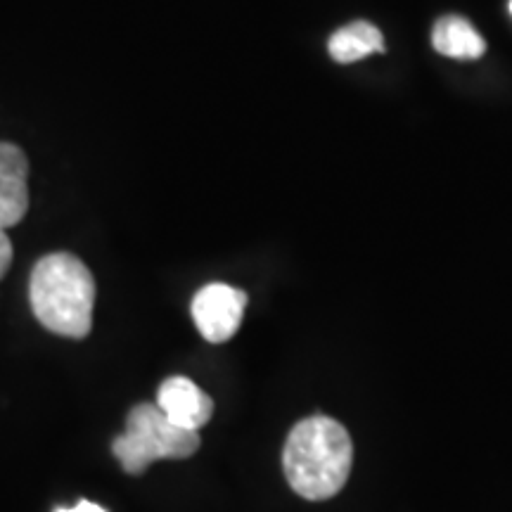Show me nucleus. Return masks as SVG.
<instances>
[{"label":"nucleus","mask_w":512,"mask_h":512,"mask_svg":"<svg viewBox=\"0 0 512 512\" xmlns=\"http://www.w3.org/2000/svg\"><path fill=\"white\" fill-rule=\"evenodd\" d=\"M432 46L437 53L453 60H479L486 43L479 31L460 15H446L437 19L432 29Z\"/></svg>","instance_id":"nucleus-7"},{"label":"nucleus","mask_w":512,"mask_h":512,"mask_svg":"<svg viewBox=\"0 0 512 512\" xmlns=\"http://www.w3.org/2000/svg\"><path fill=\"white\" fill-rule=\"evenodd\" d=\"M200 448V434L183 430L159 411L157 403H138L126 418V430L114 439L112 453L126 475H143L157 460H185Z\"/></svg>","instance_id":"nucleus-3"},{"label":"nucleus","mask_w":512,"mask_h":512,"mask_svg":"<svg viewBox=\"0 0 512 512\" xmlns=\"http://www.w3.org/2000/svg\"><path fill=\"white\" fill-rule=\"evenodd\" d=\"M31 311L43 328L60 337L83 339L93 328L95 280L79 256H43L29 280Z\"/></svg>","instance_id":"nucleus-2"},{"label":"nucleus","mask_w":512,"mask_h":512,"mask_svg":"<svg viewBox=\"0 0 512 512\" xmlns=\"http://www.w3.org/2000/svg\"><path fill=\"white\" fill-rule=\"evenodd\" d=\"M328 53L339 64H351L373 53H384L382 31L375 24L358 19L330 36Z\"/></svg>","instance_id":"nucleus-8"},{"label":"nucleus","mask_w":512,"mask_h":512,"mask_svg":"<svg viewBox=\"0 0 512 512\" xmlns=\"http://www.w3.org/2000/svg\"><path fill=\"white\" fill-rule=\"evenodd\" d=\"M510 12H512V0H510Z\"/></svg>","instance_id":"nucleus-11"},{"label":"nucleus","mask_w":512,"mask_h":512,"mask_svg":"<svg viewBox=\"0 0 512 512\" xmlns=\"http://www.w3.org/2000/svg\"><path fill=\"white\" fill-rule=\"evenodd\" d=\"M55 512H107L102 505L91 503V501H79L74 508H57Z\"/></svg>","instance_id":"nucleus-10"},{"label":"nucleus","mask_w":512,"mask_h":512,"mask_svg":"<svg viewBox=\"0 0 512 512\" xmlns=\"http://www.w3.org/2000/svg\"><path fill=\"white\" fill-rule=\"evenodd\" d=\"M247 309V294L226 283L204 285L192 299V320L211 344L228 342L240 330Z\"/></svg>","instance_id":"nucleus-4"},{"label":"nucleus","mask_w":512,"mask_h":512,"mask_svg":"<svg viewBox=\"0 0 512 512\" xmlns=\"http://www.w3.org/2000/svg\"><path fill=\"white\" fill-rule=\"evenodd\" d=\"M354 444L347 427L328 415H313L292 427L283 448V470L297 496L328 501L351 475Z\"/></svg>","instance_id":"nucleus-1"},{"label":"nucleus","mask_w":512,"mask_h":512,"mask_svg":"<svg viewBox=\"0 0 512 512\" xmlns=\"http://www.w3.org/2000/svg\"><path fill=\"white\" fill-rule=\"evenodd\" d=\"M157 408L174 422V425L183 427V430L200 432L211 420L214 401H211V396L204 392V389L188 380V377L176 375L166 377V380L159 384Z\"/></svg>","instance_id":"nucleus-5"},{"label":"nucleus","mask_w":512,"mask_h":512,"mask_svg":"<svg viewBox=\"0 0 512 512\" xmlns=\"http://www.w3.org/2000/svg\"><path fill=\"white\" fill-rule=\"evenodd\" d=\"M10 264H12V245L8 235H5V228L0 226V280H3V275L8 273Z\"/></svg>","instance_id":"nucleus-9"},{"label":"nucleus","mask_w":512,"mask_h":512,"mask_svg":"<svg viewBox=\"0 0 512 512\" xmlns=\"http://www.w3.org/2000/svg\"><path fill=\"white\" fill-rule=\"evenodd\" d=\"M29 162L22 147L0 143V226L12 228L29 209Z\"/></svg>","instance_id":"nucleus-6"}]
</instances>
